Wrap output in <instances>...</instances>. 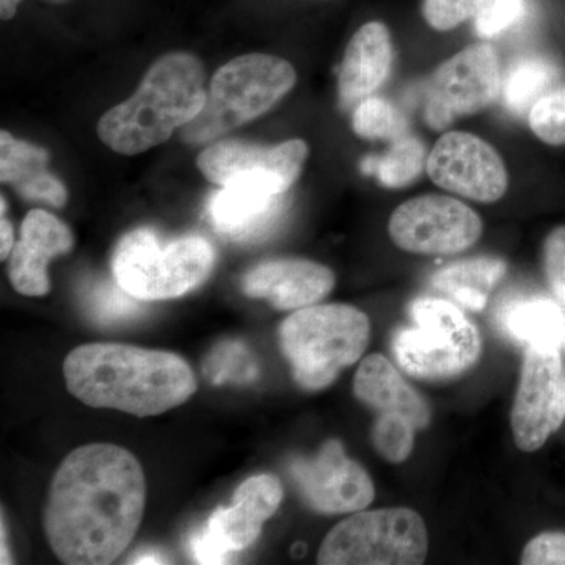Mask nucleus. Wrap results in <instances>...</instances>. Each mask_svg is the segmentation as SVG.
<instances>
[{
	"label": "nucleus",
	"mask_w": 565,
	"mask_h": 565,
	"mask_svg": "<svg viewBox=\"0 0 565 565\" xmlns=\"http://www.w3.org/2000/svg\"><path fill=\"white\" fill-rule=\"evenodd\" d=\"M523 565H565V533H542L527 542Z\"/></svg>",
	"instance_id": "nucleus-33"
},
{
	"label": "nucleus",
	"mask_w": 565,
	"mask_h": 565,
	"mask_svg": "<svg viewBox=\"0 0 565 565\" xmlns=\"http://www.w3.org/2000/svg\"><path fill=\"white\" fill-rule=\"evenodd\" d=\"M501 84L500 55L494 46L486 41L470 44L435 70L424 118L435 131L449 128L457 118L492 106Z\"/></svg>",
	"instance_id": "nucleus-9"
},
{
	"label": "nucleus",
	"mask_w": 565,
	"mask_h": 565,
	"mask_svg": "<svg viewBox=\"0 0 565 565\" xmlns=\"http://www.w3.org/2000/svg\"><path fill=\"white\" fill-rule=\"evenodd\" d=\"M527 125L550 147H565V88L542 96L527 111Z\"/></svg>",
	"instance_id": "nucleus-29"
},
{
	"label": "nucleus",
	"mask_w": 565,
	"mask_h": 565,
	"mask_svg": "<svg viewBox=\"0 0 565 565\" xmlns=\"http://www.w3.org/2000/svg\"><path fill=\"white\" fill-rule=\"evenodd\" d=\"M370 334V318L359 308L311 305L282 321L280 345L297 385L307 392H321L341 371L362 359Z\"/></svg>",
	"instance_id": "nucleus-4"
},
{
	"label": "nucleus",
	"mask_w": 565,
	"mask_h": 565,
	"mask_svg": "<svg viewBox=\"0 0 565 565\" xmlns=\"http://www.w3.org/2000/svg\"><path fill=\"white\" fill-rule=\"evenodd\" d=\"M22 0H0V17L3 21H10L17 14Z\"/></svg>",
	"instance_id": "nucleus-35"
},
{
	"label": "nucleus",
	"mask_w": 565,
	"mask_h": 565,
	"mask_svg": "<svg viewBox=\"0 0 565 565\" xmlns=\"http://www.w3.org/2000/svg\"><path fill=\"white\" fill-rule=\"evenodd\" d=\"M282 195L259 182L237 181L211 196L207 214L215 230L230 239H256L277 221Z\"/></svg>",
	"instance_id": "nucleus-18"
},
{
	"label": "nucleus",
	"mask_w": 565,
	"mask_h": 565,
	"mask_svg": "<svg viewBox=\"0 0 565 565\" xmlns=\"http://www.w3.org/2000/svg\"><path fill=\"white\" fill-rule=\"evenodd\" d=\"M393 65L392 33L384 22H366L355 33L341 62L338 90L344 106L373 96L384 85Z\"/></svg>",
	"instance_id": "nucleus-19"
},
{
	"label": "nucleus",
	"mask_w": 565,
	"mask_h": 565,
	"mask_svg": "<svg viewBox=\"0 0 565 565\" xmlns=\"http://www.w3.org/2000/svg\"><path fill=\"white\" fill-rule=\"evenodd\" d=\"M479 0H424L423 17L438 32H448L475 18Z\"/></svg>",
	"instance_id": "nucleus-31"
},
{
	"label": "nucleus",
	"mask_w": 565,
	"mask_h": 565,
	"mask_svg": "<svg viewBox=\"0 0 565 565\" xmlns=\"http://www.w3.org/2000/svg\"><path fill=\"white\" fill-rule=\"evenodd\" d=\"M63 374L82 403L139 418L172 411L196 392L195 375L182 356L137 345H79L66 356Z\"/></svg>",
	"instance_id": "nucleus-2"
},
{
	"label": "nucleus",
	"mask_w": 565,
	"mask_h": 565,
	"mask_svg": "<svg viewBox=\"0 0 565 565\" xmlns=\"http://www.w3.org/2000/svg\"><path fill=\"white\" fill-rule=\"evenodd\" d=\"M500 327L516 343L525 345H565V310L555 300H512L500 313Z\"/></svg>",
	"instance_id": "nucleus-22"
},
{
	"label": "nucleus",
	"mask_w": 565,
	"mask_h": 565,
	"mask_svg": "<svg viewBox=\"0 0 565 565\" xmlns=\"http://www.w3.org/2000/svg\"><path fill=\"white\" fill-rule=\"evenodd\" d=\"M544 270L553 296L565 308V225L557 226L546 236Z\"/></svg>",
	"instance_id": "nucleus-32"
},
{
	"label": "nucleus",
	"mask_w": 565,
	"mask_h": 565,
	"mask_svg": "<svg viewBox=\"0 0 565 565\" xmlns=\"http://www.w3.org/2000/svg\"><path fill=\"white\" fill-rule=\"evenodd\" d=\"M426 172L438 188L471 202H498L509 188L508 167L500 152L470 132L448 131L435 141Z\"/></svg>",
	"instance_id": "nucleus-13"
},
{
	"label": "nucleus",
	"mask_w": 565,
	"mask_h": 565,
	"mask_svg": "<svg viewBox=\"0 0 565 565\" xmlns=\"http://www.w3.org/2000/svg\"><path fill=\"white\" fill-rule=\"evenodd\" d=\"M50 154L44 148L0 132V180L18 195L32 202L63 207L68 200L65 184L47 169Z\"/></svg>",
	"instance_id": "nucleus-21"
},
{
	"label": "nucleus",
	"mask_w": 565,
	"mask_h": 565,
	"mask_svg": "<svg viewBox=\"0 0 565 565\" xmlns=\"http://www.w3.org/2000/svg\"><path fill=\"white\" fill-rule=\"evenodd\" d=\"M429 550L426 525L408 508L353 512L323 539L322 565H418Z\"/></svg>",
	"instance_id": "nucleus-8"
},
{
	"label": "nucleus",
	"mask_w": 565,
	"mask_h": 565,
	"mask_svg": "<svg viewBox=\"0 0 565 565\" xmlns=\"http://www.w3.org/2000/svg\"><path fill=\"white\" fill-rule=\"evenodd\" d=\"M334 281V274L323 264L274 259L244 275L243 291L252 299L267 300L277 310H300L329 296Z\"/></svg>",
	"instance_id": "nucleus-17"
},
{
	"label": "nucleus",
	"mask_w": 565,
	"mask_h": 565,
	"mask_svg": "<svg viewBox=\"0 0 565 565\" xmlns=\"http://www.w3.org/2000/svg\"><path fill=\"white\" fill-rule=\"evenodd\" d=\"M145 300L137 299L115 281L95 282L84 296V307L99 326H121L140 319Z\"/></svg>",
	"instance_id": "nucleus-26"
},
{
	"label": "nucleus",
	"mask_w": 565,
	"mask_h": 565,
	"mask_svg": "<svg viewBox=\"0 0 565 565\" xmlns=\"http://www.w3.org/2000/svg\"><path fill=\"white\" fill-rule=\"evenodd\" d=\"M0 563L11 564L9 548H7V546H6V523H3V516H2V561H0Z\"/></svg>",
	"instance_id": "nucleus-36"
},
{
	"label": "nucleus",
	"mask_w": 565,
	"mask_h": 565,
	"mask_svg": "<svg viewBox=\"0 0 565 565\" xmlns=\"http://www.w3.org/2000/svg\"><path fill=\"white\" fill-rule=\"evenodd\" d=\"M136 564H158L162 563L161 557L159 555H141L134 561Z\"/></svg>",
	"instance_id": "nucleus-37"
},
{
	"label": "nucleus",
	"mask_w": 565,
	"mask_h": 565,
	"mask_svg": "<svg viewBox=\"0 0 565 565\" xmlns=\"http://www.w3.org/2000/svg\"><path fill=\"white\" fill-rule=\"evenodd\" d=\"M308 151V145L299 139L275 147L223 140L207 147L196 159V166L206 180L221 188L232 182L253 181L286 193L299 180Z\"/></svg>",
	"instance_id": "nucleus-14"
},
{
	"label": "nucleus",
	"mask_w": 565,
	"mask_h": 565,
	"mask_svg": "<svg viewBox=\"0 0 565 565\" xmlns=\"http://www.w3.org/2000/svg\"><path fill=\"white\" fill-rule=\"evenodd\" d=\"M556 76L555 65L545 58H520L501 84L505 107L514 115H527L531 107L552 90Z\"/></svg>",
	"instance_id": "nucleus-24"
},
{
	"label": "nucleus",
	"mask_w": 565,
	"mask_h": 565,
	"mask_svg": "<svg viewBox=\"0 0 565 565\" xmlns=\"http://www.w3.org/2000/svg\"><path fill=\"white\" fill-rule=\"evenodd\" d=\"M504 274V262L482 256L449 264L434 275L433 285L460 308L481 311L486 308L490 292Z\"/></svg>",
	"instance_id": "nucleus-23"
},
{
	"label": "nucleus",
	"mask_w": 565,
	"mask_h": 565,
	"mask_svg": "<svg viewBox=\"0 0 565 565\" xmlns=\"http://www.w3.org/2000/svg\"><path fill=\"white\" fill-rule=\"evenodd\" d=\"M353 393L375 415L396 414L414 424L416 429L429 426V404L381 353H373L360 363L353 377Z\"/></svg>",
	"instance_id": "nucleus-20"
},
{
	"label": "nucleus",
	"mask_w": 565,
	"mask_h": 565,
	"mask_svg": "<svg viewBox=\"0 0 565 565\" xmlns=\"http://www.w3.org/2000/svg\"><path fill=\"white\" fill-rule=\"evenodd\" d=\"M416 427L404 416L377 415L371 440L375 451L392 463H403L414 451Z\"/></svg>",
	"instance_id": "nucleus-28"
},
{
	"label": "nucleus",
	"mask_w": 565,
	"mask_h": 565,
	"mask_svg": "<svg viewBox=\"0 0 565 565\" xmlns=\"http://www.w3.org/2000/svg\"><path fill=\"white\" fill-rule=\"evenodd\" d=\"M73 233L61 218L32 210L21 225L20 241L10 253L9 277L22 296H46L51 289L47 264L73 250Z\"/></svg>",
	"instance_id": "nucleus-16"
},
{
	"label": "nucleus",
	"mask_w": 565,
	"mask_h": 565,
	"mask_svg": "<svg viewBox=\"0 0 565 565\" xmlns=\"http://www.w3.org/2000/svg\"><path fill=\"white\" fill-rule=\"evenodd\" d=\"M13 226L7 221L6 215L0 218V258L7 259L14 247Z\"/></svg>",
	"instance_id": "nucleus-34"
},
{
	"label": "nucleus",
	"mask_w": 565,
	"mask_h": 565,
	"mask_svg": "<svg viewBox=\"0 0 565 565\" xmlns=\"http://www.w3.org/2000/svg\"><path fill=\"white\" fill-rule=\"evenodd\" d=\"M296 84V70L277 55L233 58L212 76L203 110L182 128L181 137L196 145L221 139L273 109Z\"/></svg>",
	"instance_id": "nucleus-5"
},
{
	"label": "nucleus",
	"mask_w": 565,
	"mask_h": 565,
	"mask_svg": "<svg viewBox=\"0 0 565 565\" xmlns=\"http://www.w3.org/2000/svg\"><path fill=\"white\" fill-rule=\"evenodd\" d=\"M281 501L282 487L277 476H252L237 487L233 503L218 508L193 535V559L199 564H223L228 553L248 548Z\"/></svg>",
	"instance_id": "nucleus-12"
},
{
	"label": "nucleus",
	"mask_w": 565,
	"mask_h": 565,
	"mask_svg": "<svg viewBox=\"0 0 565 565\" xmlns=\"http://www.w3.org/2000/svg\"><path fill=\"white\" fill-rule=\"evenodd\" d=\"M215 252L204 237L184 236L163 243L150 228L125 234L111 256L114 280L145 300L177 299L207 280Z\"/></svg>",
	"instance_id": "nucleus-7"
},
{
	"label": "nucleus",
	"mask_w": 565,
	"mask_h": 565,
	"mask_svg": "<svg viewBox=\"0 0 565 565\" xmlns=\"http://www.w3.org/2000/svg\"><path fill=\"white\" fill-rule=\"evenodd\" d=\"M481 217L455 196L427 193L393 211L388 234L401 250L427 256H451L468 250L482 236Z\"/></svg>",
	"instance_id": "nucleus-10"
},
{
	"label": "nucleus",
	"mask_w": 565,
	"mask_h": 565,
	"mask_svg": "<svg viewBox=\"0 0 565 565\" xmlns=\"http://www.w3.org/2000/svg\"><path fill=\"white\" fill-rule=\"evenodd\" d=\"M206 98L200 58L170 52L152 63L131 98L103 115L96 132L110 150L140 154L195 120Z\"/></svg>",
	"instance_id": "nucleus-3"
},
{
	"label": "nucleus",
	"mask_w": 565,
	"mask_h": 565,
	"mask_svg": "<svg viewBox=\"0 0 565 565\" xmlns=\"http://www.w3.org/2000/svg\"><path fill=\"white\" fill-rule=\"evenodd\" d=\"M526 0H479L475 29L481 39H493L525 17Z\"/></svg>",
	"instance_id": "nucleus-30"
},
{
	"label": "nucleus",
	"mask_w": 565,
	"mask_h": 565,
	"mask_svg": "<svg viewBox=\"0 0 565 565\" xmlns=\"http://www.w3.org/2000/svg\"><path fill=\"white\" fill-rule=\"evenodd\" d=\"M54 2H57V0H54Z\"/></svg>",
	"instance_id": "nucleus-38"
},
{
	"label": "nucleus",
	"mask_w": 565,
	"mask_h": 565,
	"mask_svg": "<svg viewBox=\"0 0 565 565\" xmlns=\"http://www.w3.org/2000/svg\"><path fill=\"white\" fill-rule=\"evenodd\" d=\"M411 322L393 333L401 370L419 381H451L478 363L482 340L462 308L440 297H419L408 307Z\"/></svg>",
	"instance_id": "nucleus-6"
},
{
	"label": "nucleus",
	"mask_w": 565,
	"mask_h": 565,
	"mask_svg": "<svg viewBox=\"0 0 565 565\" xmlns=\"http://www.w3.org/2000/svg\"><path fill=\"white\" fill-rule=\"evenodd\" d=\"M145 503L147 484L136 456L118 445L79 446L52 478L44 535L63 564H111L139 531Z\"/></svg>",
	"instance_id": "nucleus-1"
},
{
	"label": "nucleus",
	"mask_w": 565,
	"mask_h": 565,
	"mask_svg": "<svg viewBox=\"0 0 565 565\" xmlns=\"http://www.w3.org/2000/svg\"><path fill=\"white\" fill-rule=\"evenodd\" d=\"M426 148L414 136L399 137L392 141V147L384 158L370 159L363 163L366 172L377 174L379 181L390 189H401L412 184L426 169Z\"/></svg>",
	"instance_id": "nucleus-25"
},
{
	"label": "nucleus",
	"mask_w": 565,
	"mask_h": 565,
	"mask_svg": "<svg viewBox=\"0 0 565 565\" xmlns=\"http://www.w3.org/2000/svg\"><path fill=\"white\" fill-rule=\"evenodd\" d=\"M564 88H565V85H564Z\"/></svg>",
	"instance_id": "nucleus-39"
},
{
	"label": "nucleus",
	"mask_w": 565,
	"mask_h": 565,
	"mask_svg": "<svg viewBox=\"0 0 565 565\" xmlns=\"http://www.w3.org/2000/svg\"><path fill=\"white\" fill-rule=\"evenodd\" d=\"M291 475L305 501L321 514H353L374 500L373 479L362 465L345 456L338 440L326 441L310 459L294 460Z\"/></svg>",
	"instance_id": "nucleus-15"
},
{
	"label": "nucleus",
	"mask_w": 565,
	"mask_h": 565,
	"mask_svg": "<svg viewBox=\"0 0 565 565\" xmlns=\"http://www.w3.org/2000/svg\"><path fill=\"white\" fill-rule=\"evenodd\" d=\"M352 128L364 140L394 141L407 134V120L388 99L367 96L353 109Z\"/></svg>",
	"instance_id": "nucleus-27"
},
{
	"label": "nucleus",
	"mask_w": 565,
	"mask_h": 565,
	"mask_svg": "<svg viewBox=\"0 0 565 565\" xmlns=\"http://www.w3.org/2000/svg\"><path fill=\"white\" fill-rule=\"evenodd\" d=\"M564 418L565 371L561 349L526 345L511 414L516 446L522 451H537L559 429Z\"/></svg>",
	"instance_id": "nucleus-11"
}]
</instances>
